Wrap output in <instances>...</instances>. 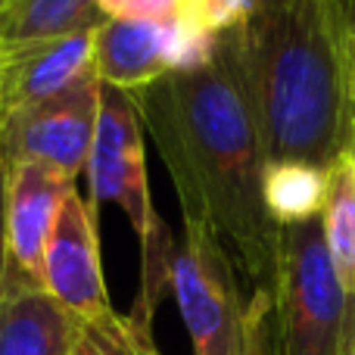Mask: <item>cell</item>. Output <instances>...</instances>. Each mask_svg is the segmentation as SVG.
Listing matches in <instances>:
<instances>
[{"label":"cell","mask_w":355,"mask_h":355,"mask_svg":"<svg viewBox=\"0 0 355 355\" xmlns=\"http://www.w3.org/2000/svg\"><path fill=\"white\" fill-rule=\"evenodd\" d=\"M334 6H337L340 31H343L346 56H349V69H352V81H355V0H334Z\"/></svg>","instance_id":"cell-18"},{"label":"cell","mask_w":355,"mask_h":355,"mask_svg":"<svg viewBox=\"0 0 355 355\" xmlns=\"http://www.w3.org/2000/svg\"><path fill=\"white\" fill-rule=\"evenodd\" d=\"M97 28L25 47L0 50V119L35 106L94 72Z\"/></svg>","instance_id":"cell-10"},{"label":"cell","mask_w":355,"mask_h":355,"mask_svg":"<svg viewBox=\"0 0 355 355\" xmlns=\"http://www.w3.org/2000/svg\"><path fill=\"white\" fill-rule=\"evenodd\" d=\"M349 166H352V175H355V150L349 153Z\"/></svg>","instance_id":"cell-21"},{"label":"cell","mask_w":355,"mask_h":355,"mask_svg":"<svg viewBox=\"0 0 355 355\" xmlns=\"http://www.w3.org/2000/svg\"><path fill=\"white\" fill-rule=\"evenodd\" d=\"M184 0H100L103 19H144V22H175Z\"/></svg>","instance_id":"cell-15"},{"label":"cell","mask_w":355,"mask_h":355,"mask_svg":"<svg viewBox=\"0 0 355 355\" xmlns=\"http://www.w3.org/2000/svg\"><path fill=\"white\" fill-rule=\"evenodd\" d=\"M41 284L69 315L81 321V327H94V331L125 327V318L112 309L103 281L97 212L87 206L85 196H78V190L69 193L47 240Z\"/></svg>","instance_id":"cell-8"},{"label":"cell","mask_w":355,"mask_h":355,"mask_svg":"<svg viewBox=\"0 0 355 355\" xmlns=\"http://www.w3.org/2000/svg\"><path fill=\"white\" fill-rule=\"evenodd\" d=\"M100 112V78L91 72L62 94L0 119V159L44 162L62 175H85Z\"/></svg>","instance_id":"cell-7"},{"label":"cell","mask_w":355,"mask_h":355,"mask_svg":"<svg viewBox=\"0 0 355 355\" xmlns=\"http://www.w3.org/2000/svg\"><path fill=\"white\" fill-rule=\"evenodd\" d=\"M321 227H324L327 252H331L334 268L349 293L355 315V175L349 156L331 168V187H327L324 212H321Z\"/></svg>","instance_id":"cell-14"},{"label":"cell","mask_w":355,"mask_h":355,"mask_svg":"<svg viewBox=\"0 0 355 355\" xmlns=\"http://www.w3.org/2000/svg\"><path fill=\"white\" fill-rule=\"evenodd\" d=\"M100 0H0V50L100 28Z\"/></svg>","instance_id":"cell-12"},{"label":"cell","mask_w":355,"mask_h":355,"mask_svg":"<svg viewBox=\"0 0 355 355\" xmlns=\"http://www.w3.org/2000/svg\"><path fill=\"white\" fill-rule=\"evenodd\" d=\"M221 47L265 162L334 168L355 150V81L334 0H256Z\"/></svg>","instance_id":"cell-2"},{"label":"cell","mask_w":355,"mask_h":355,"mask_svg":"<svg viewBox=\"0 0 355 355\" xmlns=\"http://www.w3.org/2000/svg\"><path fill=\"white\" fill-rule=\"evenodd\" d=\"M87 206L97 212L100 202L119 206L128 215L141 243V293L128 315V324L137 334L153 337V315L168 290L172 259L178 243L168 225L159 218L150 196L147 181V147H144V122L128 94L106 87L100 81V112L94 147L87 159Z\"/></svg>","instance_id":"cell-3"},{"label":"cell","mask_w":355,"mask_h":355,"mask_svg":"<svg viewBox=\"0 0 355 355\" xmlns=\"http://www.w3.org/2000/svg\"><path fill=\"white\" fill-rule=\"evenodd\" d=\"M346 355H355V337L349 340V349H346Z\"/></svg>","instance_id":"cell-20"},{"label":"cell","mask_w":355,"mask_h":355,"mask_svg":"<svg viewBox=\"0 0 355 355\" xmlns=\"http://www.w3.org/2000/svg\"><path fill=\"white\" fill-rule=\"evenodd\" d=\"M215 47L218 37L187 22L106 19L94 41V72L106 87L131 97L168 75L209 66Z\"/></svg>","instance_id":"cell-6"},{"label":"cell","mask_w":355,"mask_h":355,"mask_svg":"<svg viewBox=\"0 0 355 355\" xmlns=\"http://www.w3.org/2000/svg\"><path fill=\"white\" fill-rule=\"evenodd\" d=\"M72 190L75 178L62 175L53 166L44 162L6 166V237H10L6 275L41 284L44 250Z\"/></svg>","instance_id":"cell-9"},{"label":"cell","mask_w":355,"mask_h":355,"mask_svg":"<svg viewBox=\"0 0 355 355\" xmlns=\"http://www.w3.org/2000/svg\"><path fill=\"white\" fill-rule=\"evenodd\" d=\"M252 3H256V0H252Z\"/></svg>","instance_id":"cell-23"},{"label":"cell","mask_w":355,"mask_h":355,"mask_svg":"<svg viewBox=\"0 0 355 355\" xmlns=\"http://www.w3.org/2000/svg\"><path fill=\"white\" fill-rule=\"evenodd\" d=\"M259 355H271V346H265V349H262V352H259Z\"/></svg>","instance_id":"cell-22"},{"label":"cell","mask_w":355,"mask_h":355,"mask_svg":"<svg viewBox=\"0 0 355 355\" xmlns=\"http://www.w3.org/2000/svg\"><path fill=\"white\" fill-rule=\"evenodd\" d=\"M131 100L168 168L184 221L212 231L250 287L271 293L281 227L262 200L268 162L221 35L209 66L168 75Z\"/></svg>","instance_id":"cell-1"},{"label":"cell","mask_w":355,"mask_h":355,"mask_svg":"<svg viewBox=\"0 0 355 355\" xmlns=\"http://www.w3.org/2000/svg\"><path fill=\"white\" fill-rule=\"evenodd\" d=\"M10 271V237H6V162L0 159V293Z\"/></svg>","instance_id":"cell-17"},{"label":"cell","mask_w":355,"mask_h":355,"mask_svg":"<svg viewBox=\"0 0 355 355\" xmlns=\"http://www.w3.org/2000/svg\"><path fill=\"white\" fill-rule=\"evenodd\" d=\"M352 302L324 243L321 218L281 227L271 281V355H346Z\"/></svg>","instance_id":"cell-5"},{"label":"cell","mask_w":355,"mask_h":355,"mask_svg":"<svg viewBox=\"0 0 355 355\" xmlns=\"http://www.w3.org/2000/svg\"><path fill=\"white\" fill-rule=\"evenodd\" d=\"M168 290L193 355H259L271 346V293L250 287L231 252L202 225L184 221Z\"/></svg>","instance_id":"cell-4"},{"label":"cell","mask_w":355,"mask_h":355,"mask_svg":"<svg viewBox=\"0 0 355 355\" xmlns=\"http://www.w3.org/2000/svg\"><path fill=\"white\" fill-rule=\"evenodd\" d=\"M131 349H135V334H131V324L125 318V327H119V331L85 327L72 355H131Z\"/></svg>","instance_id":"cell-16"},{"label":"cell","mask_w":355,"mask_h":355,"mask_svg":"<svg viewBox=\"0 0 355 355\" xmlns=\"http://www.w3.org/2000/svg\"><path fill=\"white\" fill-rule=\"evenodd\" d=\"M81 321L41 284L6 275L0 293V355H72Z\"/></svg>","instance_id":"cell-11"},{"label":"cell","mask_w":355,"mask_h":355,"mask_svg":"<svg viewBox=\"0 0 355 355\" xmlns=\"http://www.w3.org/2000/svg\"><path fill=\"white\" fill-rule=\"evenodd\" d=\"M331 187V168L312 162H268L262 175V200L277 227L321 218Z\"/></svg>","instance_id":"cell-13"},{"label":"cell","mask_w":355,"mask_h":355,"mask_svg":"<svg viewBox=\"0 0 355 355\" xmlns=\"http://www.w3.org/2000/svg\"><path fill=\"white\" fill-rule=\"evenodd\" d=\"M131 334H135V349H131V355H159V352H156L153 337H147V334H137L135 327H131Z\"/></svg>","instance_id":"cell-19"}]
</instances>
